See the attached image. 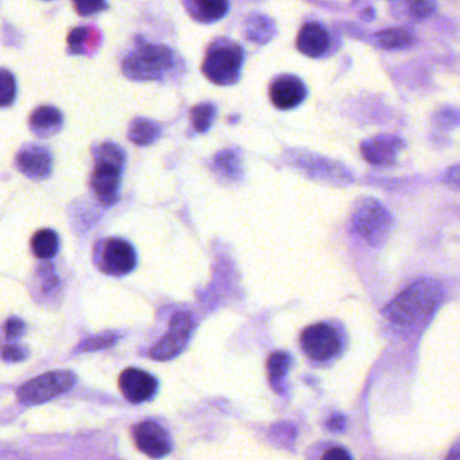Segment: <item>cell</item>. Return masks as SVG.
I'll list each match as a JSON object with an SVG mask.
<instances>
[{
  "instance_id": "obj_1",
  "label": "cell",
  "mask_w": 460,
  "mask_h": 460,
  "mask_svg": "<svg viewBox=\"0 0 460 460\" xmlns=\"http://www.w3.org/2000/svg\"><path fill=\"white\" fill-rule=\"evenodd\" d=\"M440 298L441 289L438 282L428 279H419L384 309V316L393 324H419L433 314Z\"/></svg>"
},
{
  "instance_id": "obj_2",
  "label": "cell",
  "mask_w": 460,
  "mask_h": 460,
  "mask_svg": "<svg viewBox=\"0 0 460 460\" xmlns=\"http://www.w3.org/2000/svg\"><path fill=\"white\" fill-rule=\"evenodd\" d=\"M244 52L241 45L228 39L211 44L203 61V74L217 85L235 84L241 77Z\"/></svg>"
},
{
  "instance_id": "obj_3",
  "label": "cell",
  "mask_w": 460,
  "mask_h": 460,
  "mask_svg": "<svg viewBox=\"0 0 460 460\" xmlns=\"http://www.w3.org/2000/svg\"><path fill=\"white\" fill-rule=\"evenodd\" d=\"M352 231L371 246L384 243L393 227L392 215L376 199H360L351 217Z\"/></svg>"
},
{
  "instance_id": "obj_4",
  "label": "cell",
  "mask_w": 460,
  "mask_h": 460,
  "mask_svg": "<svg viewBox=\"0 0 460 460\" xmlns=\"http://www.w3.org/2000/svg\"><path fill=\"white\" fill-rule=\"evenodd\" d=\"M173 53L161 45L144 44L134 50L125 63L123 72L134 80H157L173 66Z\"/></svg>"
},
{
  "instance_id": "obj_5",
  "label": "cell",
  "mask_w": 460,
  "mask_h": 460,
  "mask_svg": "<svg viewBox=\"0 0 460 460\" xmlns=\"http://www.w3.org/2000/svg\"><path fill=\"white\" fill-rule=\"evenodd\" d=\"M76 376L71 371H49L18 389V400L28 405H39L58 397L74 387Z\"/></svg>"
},
{
  "instance_id": "obj_6",
  "label": "cell",
  "mask_w": 460,
  "mask_h": 460,
  "mask_svg": "<svg viewBox=\"0 0 460 460\" xmlns=\"http://www.w3.org/2000/svg\"><path fill=\"white\" fill-rule=\"evenodd\" d=\"M192 328V316L188 312H177L172 317L166 335L150 349V357L155 360L173 359L187 346Z\"/></svg>"
},
{
  "instance_id": "obj_7",
  "label": "cell",
  "mask_w": 460,
  "mask_h": 460,
  "mask_svg": "<svg viewBox=\"0 0 460 460\" xmlns=\"http://www.w3.org/2000/svg\"><path fill=\"white\" fill-rule=\"evenodd\" d=\"M301 347L306 357L314 360H327L341 349L338 333L325 323L309 325L301 333Z\"/></svg>"
},
{
  "instance_id": "obj_8",
  "label": "cell",
  "mask_w": 460,
  "mask_h": 460,
  "mask_svg": "<svg viewBox=\"0 0 460 460\" xmlns=\"http://www.w3.org/2000/svg\"><path fill=\"white\" fill-rule=\"evenodd\" d=\"M133 438L139 451L153 459L166 456L173 447L171 436L157 422H139L133 428Z\"/></svg>"
},
{
  "instance_id": "obj_9",
  "label": "cell",
  "mask_w": 460,
  "mask_h": 460,
  "mask_svg": "<svg viewBox=\"0 0 460 460\" xmlns=\"http://www.w3.org/2000/svg\"><path fill=\"white\" fill-rule=\"evenodd\" d=\"M119 387L126 400L133 403L146 402L155 397L158 382L152 374L141 368H126L119 376Z\"/></svg>"
},
{
  "instance_id": "obj_10",
  "label": "cell",
  "mask_w": 460,
  "mask_h": 460,
  "mask_svg": "<svg viewBox=\"0 0 460 460\" xmlns=\"http://www.w3.org/2000/svg\"><path fill=\"white\" fill-rule=\"evenodd\" d=\"M137 254L134 247L123 239H110L102 252V268L112 276H125L134 270Z\"/></svg>"
},
{
  "instance_id": "obj_11",
  "label": "cell",
  "mask_w": 460,
  "mask_h": 460,
  "mask_svg": "<svg viewBox=\"0 0 460 460\" xmlns=\"http://www.w3.org/2000/svg\"><path fill=\"white\" fill-rule=\"evenodd\" d=\"M403 147V139L390 134H379L360 145L363 158L376 166L393 165L397 160L398 153Z\"/></svg>"
},
{
  "instance_id": "obj_12",
  "label": "cell",
  "mask_w": 460,
  "mask_h": 460,
  "mask_svg": "<svg viewBox=\"0 0 460 460\" xmlns=\"http://www.w3.org/2000/svg\"><path fill=\"white\" fill-rule=\"evenodd\" d=\"M270 101L277 109L292 110L306 98V87L300 77L282 75L270 85Z\"/></svg>"
},
{
  "instance_id": "obj_13",
  "label": "cell",
  "mask_w": 460,
  "mask_h": 460,
  "mask_svg": "<svg viewBox=\"0 0 460 460\" xmlns=\"http://www.w3.org/2000/svg\"><path fill=\"white\" fill-rule=\"evenodd\" d=\"M17 165L31 179L44 180L52 173V155L44 147H26L18 155Z\"/></svg>"
},
{
  "instance_id": "obj_14",
  "label": "cell",
  "mask_w": 460,
  "mask_h": 460,
  "mask_svg": "<svg viewBox=\"0 0 460 460\" xmlns=\"http://www.w3.org/2000/svg\"><path fill=\"white\" fill-rule=\"evenodd\" d=\"M331 47L330 34L324 26L308 22L301 28L297 37V49L308 58H322Z\"/></svg>"
},
{
  "instance_id": "obj_15",
  "label": "cell",
  "mask_w": 460,
  "mask_h": 460,
  "mask_svg": "<svg viewBox=\"0 0 460 460\" xmlns=\"http://www.w3.org/2000/svg\"><path fill=\"white\" fill-rule=\"evenodd\" d=\"M93 188L103 203L112 204L118 198L120 185V171L98 164L93 171Z\"/></svg>"
},
{
  "instance_id": "obj_16",
  "label": "cell",
  "mask_w": 460,
  "mask_h": 460,
  "mask_svg": "<svg viewBox=\"0 0 460 460\" xmlns=\"http://www.w3.org/2000/svg\"><path fill=\"white\" fill-rule=\"evenodd\" d=\"M185 6L193 20L203 23L217 22L228 12V4L225 0H192Z\"/></svg>"
},
{
  "instance_id": "obj_17",
  "label": "cell",
  "mask_w": 460,
  "mask_h": 460,
  "mask_svg": "<svg viewBox=\"0 0 460 460\" xmlns=\"http://www.w3.org/2000/svg\"><path fill=\"white\" fill-rule=\"evenodd\" d=\"M31 125L39 136H52L63 126V114L56 107H40L31 115Z\"/></svg>"
},
{
  "instance_id": "obj_18",
  "label": "cell",
  "mask_w": 460,
  "mask_h": 460,
  "mask_svg": "<svg viewBox=\"0 0 460 460\" xmlns=\"http://www.w3.org/2000/svg\"><path fill=\"white\" fill-rule=\"evenodd\" d=\"M160 136L161 128L158 123L145 119V118L134 119L130 125V130H128V138L138 146H147V145L157 141Z\"/></svg>"
},
{
  "instance_id": "obj_19",
  "label": "cell",
  "mask_w": 460,
  "mask_h": 460,
  "mask_svg": "<svg viewBox=\"0 0 460 460\" xmlns=\"http://www.w3.org/2000/svg\"><path fill=\"white\" fill-rule=\"evenodd\" d=\"M274 34H276V26L273 21L269 20L265 15L254 14L246 21V36L250 41L266 44L273 39Z\"/></svg>"
},
{
  "instance_id": "obj_20",
  "label": "cell",
  "mask_w": 460,
  "mask_h": 460,
  "mask_svg": "<svg viewBox=\"0 0 460 460\" xmlns=\"http://www.w3.org/2000/svg\"><path fill=\"white\" fill-rule=\"evenodd\" d=\"M31 247H33L36 257L41 258V260H50L58 254L60 241H58V235L55 231L44 228V230L34 234Z\"/></svg>"
},
{
  "instance_id": "obj_21",
  "label": "cell",
  "mask_w": 460,
  "mask_h": 460,
  "mask_svg": "<svg viewBox=\"0 0 460 460\" xmlns=\"http://www.w3.org/2000/svg\"><path fill=\"white\" fill-rule=\"evenodd\" d=\"M376 42L382 49H406L414 44V37L403 29H386L376 34Z\"/></svg>"
},
{
  "instance_id": "obj_22",
  "label": "cell",
  "mask_w": 460,
  "mask_h": 460,
  "mask_svg": "<svg viewBox=\"0 0 460 460\" xmlns=\"http://www.w3.org/2000/svg\"><path fill=\"white\" fill-rule=\"evenodd\" d=\"M290 355L284 351L273 352L269 357L266 367H268L269 379L276 389H279L284 379L287 378L288 371L290 368Z\"/></svg>"
},
{
  "instance_id": "obj_23",
  "label": "cell",
  "mask_w": 460,
  "mask_h": 460,
  "mask_svg": "<svg viewBox=\"0 0 460 460\" xmlns=\"http://www.w3.org/2000/svg\"><path fill=\"white\" fill-rule=\"evenodd\" d=\"M217 117V107L212 103H201L193 107L190 112L192 125L199 133H206L209 130Z\"/></svg>"
},
{
  "instance_id": "obj_24",
  "label": "cell",
  "mask_w": 460,
  "mask_h": 460,
  "mask_svg": "<svg viewBox=\"0 0 460 460\" xmlns=\"http://www.w3.org/2000/svg\"><path fill=\"white\" fill-rule=\"evenodd\" d=\"M215 169L223 176L236 180L242 174L241 160L234 152H223L215 158Z\"/></svg>"
},
{
  "instance_id": "obj_25",
  "label": "cell",
  "mask_w": 460,
  "mask_h": 460,
  "mask_svg": "<svg viewBox=\"0 0 460 460\" xmlns=\"http://www.w3.org/2000/svg\"><path fill=\"white\" fill-rule=\"evenodd\" d=\"M98 164L111 166L122 172L125 165V153L119 146L114 144H104L98 150Z\"/></svg>"
},
{
  "instance_id": "obj_26",
  "label": "cell",
  "mask_w": 460,
  "mask_h": 460,
  "mask_svg": "<svg viewBox=\"0 0 460 460\" xmlns=\"http://www.w3.org/2000/svg\"><path fill=\"white\" fill-rule=\"evenodd\" d=\"M17 95V84L14 76L9 71L0 69V107L13 104Z\"/></svg>"
},
{
  "instance_id": "obj_27",
  "label": "cell",
  "mask_w": 460,
  "mask_h": 460,
  "mask_svg": "<svg viewBox=\"0 0 460 460\" xmlns=\"http://www.w3.org/2000/svg\"><path fill=\"white\" fill-rule=\"evenodd\" d=\"M117 335L106 333V335L95 336L87 339L79 346V351H98V349H109L117 341Z\"/></svg>"
},
{
  "instance_id": "obj_28",
  "label": "cell",
  "mask_w": 460,
  "mask_h": 460,
  "mask_svg": "<svg viewBox=\"0 0 460 460\" xmlns=\"http://www.w3.org/2000/svg\"><path fill=\"white\" fill-rule=\"evenodd\" d=\"M28 355V349L17 346V344H7L0 349V357L7 362H21V360L26 359Z\"/></svg>"
},
{
  "instance_id": "obj_29",
  "label": "cell",
  "mask_w": 460,
  "mask_h": 460,
  "mask_svg": "<svg viewBox=\"0 0 460 460\" xmlns=\"http://www.w3.org/2000/svg\"><path fill=\"white\" fill-rule=\"evenodd\" d=\"M88 34H90V31L87 28H79L72 31V33L69 34V47H71L74 52H82L85 40L88 39Z\"/></svg>"
},
{
  "instance_id": "obj_30",
  "label": "cell",
  "mask_w": 460,
  "mask_h": 460,
  "mask_svg": "<svg viewBox=\"0 0 460 460\" xmlns=\"http://www.w3.org/2000/svg\"><path fill=\"white\" fill-rule=\"evenodd\" d=\"M4 332H6L7 338L14 341V339L20 338L25 332V323L18 319V317H10L6 322V325H4Z\"/></svg>"
},
{
  "instance_id": "obj_31",
  "label": "cell",
  "mask_w": 460,
  "mask_h": 460,
  "mask_svg": "<svg viewBox=\"0 0 460 460\" xmlns=\"http://www.w3.org/2000/svg\"><path fill=\"white\" fill-rule=\"evenodd\" d=\"M409 7H411V14L414 18L422 20V18L429 17L435 12L436 4L432 2H413V4H409Z\"/></svg>"
},
{
  "instance_id": "obj_32",
  "label": "cell",
  "mask_w": 460,
  "mask_h": 460,
  "mask_svg": "<svg viewBox=\"0 0 460 460\" xmlns=\"http://www.w3.org/2000/svg\"><path fill=\"white\" fill-rule=\"evenodd\" d=\"M75 7L80 15H93L106 9L107 4L104 2H77Z\"/></svg>"
},
{
  "instance_id": "obj_33",
  "label": "cell",
  "mask_w": 460,
  "mask_h": 460,
  "mask_svg": "<svg viewBox=\"0 0 460 460\" xmlns=\"http://www.w3.org/2000/svg\"><path fill=\"white\" fill-rule=\"evenodd\" d=\"M322 460H352L351 455L349 454V451H346L344 448H341V447H335V448H330L328 451H325V454L323 455Z\"/></svg>"
},
{
  "instance_id": "obj_34",
  "label": "cell",
  "mask_w": 460,
  "mask_h": 460,
  "mask_svg": "<svg viewBox=\"0 0 460 460\" xmlns=\"http://www.w3.org/2000/svg\"><path fill=\"white\" fill-rule=\"evenodd\" d=\"M344 425H346V419L341 414H335L327 422L328 429L333 430V432H341L344 429Z\"/></svg>"
}]
</instances>
